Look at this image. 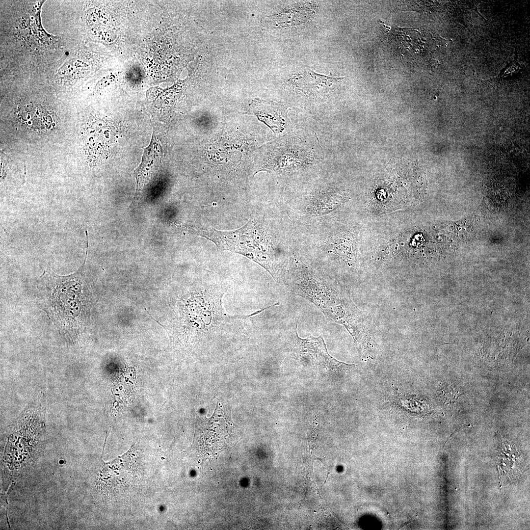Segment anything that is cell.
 Wrapping results in <instances>:
<instances>
[{
	"mask_svg": "<svg viewBox=\"0 0 530 530\" xmlns=\"http://www.w3.org/2000/svg\"><path fill=\"white\" fill-rule=\"evenodd\" d=\"M296 342L300 356L315 366H318L330 371H339L349 370L355 366L337 360L328 353L321 336L299 338L296 333Z\"/></svg>",
	"mask_w": 530,
	"mask_h": 530,
	"instance_id": "obj_3",
	"label": "cell"
},
{
	"mask_svg": "<svg viewBox=\"0 0 530 530\" xmlns=\"http://www.w3.org/2000/svg\"><path fill=\"white\" fill-rule=\"evenodd\" d=\"M197 234L213 242L222 250H229L246 256L262 266L266 264L273 257L265 246L260 245V238L252 222L234 231H220L215 229L192 230Z\"/></svg>",
	"mask_w": 530,
	"mask_h": 530,
	"instance_id": "obj_2",
	"label": "cell"
},
{
	"mask_svg": "<svg viewBox=\"0 0 530 530\" xmlns=\"http://www.w3.org/2000/svg\"><path fill=\"white\" fill-rule=\"evenodd\" d=\"M342 79V78L326 76L309 70L295 75L292 78V81L299 90L315 95L334 89Z\"/></svg>",
	"mask_w": 530,
	"mask_h": 530,
	"instance_id": "obj_6",
	"label": "cell"
},
{
	"mask_svg": "<svg viewBox=\"0 0 530 530\" xmlns=\"http://www.w3.org/2000/svg\"><path fill=\"white\" fill-rule=\"evenodd\" d=\"M315 459L320 460L323 464H324L325 465V458H318V457H316V458H315Z\"/></svg>",
	"mask_w": 530,
	"mask_h": 530,
	"instance_id": "obj_7",
	"label": "cell"
},
{
	"mask_svg": "<svg viewBox=\"0 0 530 530\" xmlns=\"http://www.w3.org/2000/svg\"><path fill=\"white\" fill-rule=\"evenodd\" d=\"M292 291L314 303L327 318L344 325L355 342L362 340L367 332L361 327L359 311L349 297L318 277L311 270H307L294 281Z\"/></svg>",
	"mask_w": 530,
	"mask_h": 530,
	"instance_id": "obj_1",
	"label": "cell"
},
{
	"mask_svg": "<svg viewBox=\"0 0 530 530\" xmlns=\"http://www.w3.org/2000/svg\"><path fill=\"white\" fill-rule=\"evenodd\" d=\"M252 113L276 133L288 130L291 122L287 109L283 105L272 102L255 100L251 105Z\"/></svg>",
	"mask_w": 530,
	"mask_h": 530,
	"instance_id": "obj_4",
	"label": "cell"
},
{
	"mask_svg": "<svg viewBox=\"0 0 530 530\" xmlns=\"http://www.w3.org/2000/svg\"><path fill=\"white\" fill-rule=\"evenodd\" d=\"M162 156L160 145L153 134L150 144L144 150L141 163L134 170L136 180L135 196L140 194L144 184L159 165Z\"/></svg>",
	"mask_w": 530,
	"mask_h": 530,
	"instance_id": "obj_5",
	"label": "cell"
}]
</instances>
